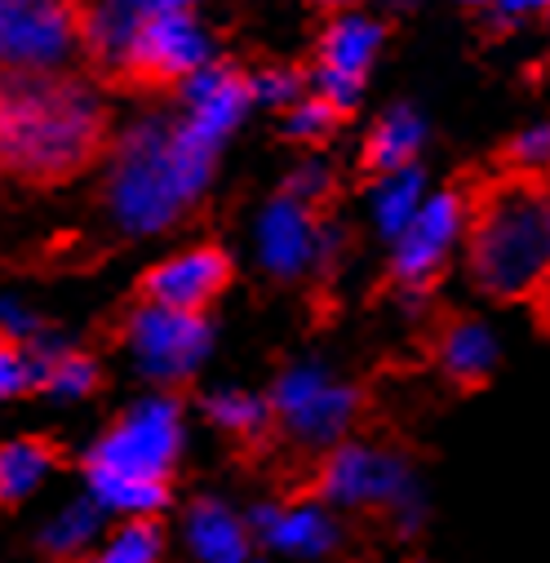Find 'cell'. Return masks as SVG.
<instances>
[{
	"mask_svg": "<svg viewBox=\"0 0 550 563\" xmlns=\"http://www.w3.org/2000/svg\"><path fill=\"white\" fill-rule=\"evenodd\" d=\"M320 5H333V10H342V5H355V0H320Z\"/></svg>",
	"mask_w": 550,
	"mask_h": 563,
	"instance_id": "34",
	"label": "cell"
},
{
	"mask_svg": "<svg viewBox=\"0 0 550 563\" xmlns=\"http://www.w3.org/2000/svg\"><path fill=\"white\" fill-rule=\"evenodd\" d=\"M285 191H289V196H298L302 205H311V209H316V205H320V200L333 191V174H329V165L311 161V165H302V169H298V174L285 183Z\"/></svg>",
	"mask_w": 550,
	"mask_h": 563,
	"instance_id": "27",
	"label": "cell"
},
{
	"mask_svg": "<svg viewBox=\"0 0 550 563\" xmlns=\"http://www.w3.org/2000/svg\"><path fill=\"white\" fill-rule=\"evenodd\" d=\"M205 63H209V41L196 27V19L187 10H165L143 19V27L124 45L116 71H124L138 85H178Z\"/></svg>",
	"mask_w": 550,
	"mask_h": 563,
	"instance_id": "9",
	"label": "cell"
},
{
	"mask_svg": "<svg viewBox=\"0 0 550 563\" xmlns=\"http://www.w3.org/2000/svg\"><path fill=\"white\" fill-rule=\"evenodd\" d=\"M231 279V262L222 249L213 244H196L161 266H152L143 275V294L147 302H161V307H178V311H205Z\"/></svg>",
	"mask_w": 550,
	"mask_h": 563,
	"instance_id": "12",
	"label": "cell"
},
{
	"mask_svg": "<svg viewBox=\"0 0 550 563\" xmlns=\"http://www.w3.org/2000/svg\"><path fill=\"white\" fill-rule=\"evenodd\" d=\"M266 404H271V421H280L285 440L302 449H333L355 427L364 395L351 382H338L320 364H294L275 377Z\"/></svg>",
	"mask_w": 550,
	"mask_h": 563,
	"instance_id": "5",
	"label": "cell"
},
{
	"mask_svg": "<svg viewBox=\"0 0 550 563\" xmlns=\"http://www.w3.org/2000/svg\"><path fill=\"white\" fill-rule=\"evenodd\" d=\"M257 253L262 266L275 279H298L302 271L320 266V227H316V209L302 205L298 196H280L271 200L262 222H257Z\"/></svg>",
	"mask_w": 550,
	"mask_h": 563,
	"instance_id": "11",
	"label": "cell"
},
{
	"mask_svg": "<svg viewBox=\"0 0 550 563\" xmlns=\"http://www.w3.org/2000/svg\"><path fill=\"white\" fill-rule=\"evenodd\" d=\"M147 14H165V10H191L196 0H143Z\"/></svg>",
	"mask_w": 550,
	"mask_h": 563,
	"instance_id": "31",
	"label": "cell"
},
{
	"mask_svg": "<svg viewBox=\"0 0 550 563\" xmlns=\"http://www.w3.org/2000/svg\"><path fill=\"white\" fill-rule=\"evenodd\" d=\"M404 563H418V559H404Z\"/></svg>",
	"mask_w": 550,
	"mask_h": 563,
	"instance_id": "36",
	"label": "cell"
},
{
	"mask_svg": "<svg viewBox=\"0 0 550 563\" xmlns=\"http://www.w3.org/2000/svg\"><path fill=\"white\" fill-rule=\"evenodd\" d=\"M466 266L480 294L519 302L550 279V200L524 183L497 187L466 222Z\"/></svg>",
	"mask_w": 550,
	"mask_h": 563,
	"instance_id": "3",
	"label": "cell"
},
{
	"mask_svg": "<svg viewBox=\"0 0 550 563\" xmlns=\"http://www.w3.org/2000/svg\"><path fill=\"white\" fill-rule=\"evenodd\" d=\"M422 200H427V174L418 165L377 174V187H373V227H377V235L391 244L413 222V213L422 209Z\"/></svg>",
	"mask_w": 550,
	"mask_h": 563,
	"instance_id": "18",
	"label": "cell"
},
{
	"mask_svg": "<svg viewBox=\"0 0 550 563\" xmlns=\"http://www.w3.org/2000/svg\"><path fill=\"white\" fill-rule=\"evenodd\" d=\"M183 453V408L174 399L133 404L116 427L89 449V475H124V479H165Z\"/></svg>",
	"mask_w": 550,
	"mask_h": 563,
	"instance_id": "6",
	"label": "cell"
},
{
	"mask_svg": "<svg viewBox=\"0 0 550 563\" xmlns=\"http://www.w3.org/2000/svg\"><path fill=\"white\" fill-rule=\"evenodd\" d=\"M546 10H550V0H493L488 5L493 23H502V27H519V23L546 19Z\"/></svg>",
	"mask_w": 550,
	"mask_h": 563,
	"instance_id": "29",
	"label": "cell"
},
{
	"mask_svg": "<svg viewBox=\"0 0 550 563\" xmlns=\"http://www.w3.org/2000/svg\"><path fill=\"white\" fill-rule=\"evenodd\" d=\"M338 120H342V111H338L333 102H324L320 93H311V98H298V102L289 107L285 129H289V137H298V143H320V137L333 133Z\"/></svg>",
	"mask_w": 550,
	"mask_h": 563,
	"instance_id": "24",
	"label": "cell"
},
{
	"mask_svg": "<svg viewBox=\"0 0 550 563\" xmlns=\"http://www.w3.org/2000/svg\"><path fill=\"white\" fill-rule=\"evenodd\" d=\"M227 563H257V559H249V554H240V559H227Z\"/></svg>",
	"mask_w": 550,
	"mask_h": 563,
	"instance_id": "35",
	"label": "cell"
},
{
	"mask_svg": "<svg viewBox=\"0 0 550 563\" xmlns=\"http://www.w3.org/2000/svg\"><path fill=\"white\" fill-rule=\"evenodd\" d=\"M462 5H471V10H488L493 0H462Z\"/></svg>",
	"mask_w": 550,
	"mask_h": 563,
	"instance_id": "32",
	"label": "cell"
},
{
	"mask_svg": "<svg viewBox=\"0 0 550 563\" xmlns=\"http://www.w3.org/2000/svg\"><path fill=\"white\" fill-rule=\"evenodd\" d=\"M6 10H10V0H0V36H6Z\"/></svg>",
	"mask_w": 550,
	"mask_h": 563,
	"instance_id": "33",
	"label": "cell"
},
{
	"mask_svg": "<svg viewBox=\"0 0 550 563\" xmlns=\"http://www.w3.org/2000/svg\"><path fill=\"white\" fill-rule=\"evenodd\" d=\"M58 466V449L45 440H10L0 444V506L28 501Z\"/></svg>",
	"mask_w": 550,
	"mask_h": 563,
	"instance_id": "17",
	"label": "cell"
},
{
	"mask_svg": "<svg viewBox=\"0 0 550 563\" xmlns=\"http://www.w3.org/2000/svg\"><path fill=\"white\" fill-rule=\"evenodd\" d=\"M382 23L377 19H364V14H342L324 41H320V67H316V93L324 102H333L342 115L355 111L360 93H364V80H369V67L382 49Z\"/></svg>",
	"mask_w": 550,
	"mask_h": 563,
	"instance_id": "10",
	"label": "cell"
},
{
	"mask_svg": "<svg viewBox=\"0 0 550 563\" xmlns=\"http://www.w3.org/2000/svg\"><path fill=\"white\" fill-rule=\"evenodd\" d=\"M506 156H510V165H515L519 174H528V178L550 174V120H532L528 129H519V133L510 137Z\"/></svg>",
	"mask_w": 550,
	"mask_h": 563,
	"instance_id": "25",
	"label": "cell"
},
{
	"mask_svg": "<svg viewBox=\"0 0 550 563\" xmlns=\"http://www.w3.org/2000/svg\"><path fill=\"white\" fill-rule=\"evenodd\" d=\"M98 532H102V506L98 501H76L58 519H50V528L41 532V545L54 559H76L98 541Z\"/></svg>",
	"mask_w": 550,
	"mask_h": 563,
	"instance_id": "22",
	"label": "cell"
},
{
	"mask_svg": "<svg viewBox=\"0 0 550 563\" xmlns=\"http://www.w3.org/2000/svg\"><path fill=\"white\" fill-rule=\"evenodd\" d=\"M218 147L187 115L183 120H147L124 133L111 165L107 205L124 231H165L174 227L209 187Z\"/></svg>",
	"mask_w": 550,
	"mask_h": 563,
	"instance_id": "2",
	"label": "cell"
},
{
	"mask_svg": "<svg viewBox=\"0 0 550 563\" xmlns=\"http://www.w3.org/2000/svg\"><path fill=\"white\" fill-rule=\"evenodd\" d=\"M320 497L351 510H386L399 537L427 528V497L413 475V462L382 444H333L320 466Z\"/></svg>",
	"mask_w": 550,
	"mask_h": 563,
	"instance_id": "4",
	"label": "cell"
},
{
	"mask_svg": "<svg viewBox=\"0 0 550 563\" xmlns=\"http://www.w3.org/2000/svg\"><path fill=\"white\" fill-rule=\"evenodd\" d=\"M427 143V120L418 107H391L377 115V124L369 129V143H364V165L373 174H391L404 165H418V152Z\"/></svg>",
	"mask_w": 550,
	"mask_h": 563,
	"instance_id": "15",
	"label": "cell"
},
{
	"mask_svg": "<svg viewBox=\"0 0 550 563\" xmlns=\"http://www.w3.org/2000/svg\"><path fill=\"white\" fill-rule=\"evenodd\" d=\"M187 541L200 563H227V559L249 554V528L218 501H200L187 515Z\"/></svg>",
	"mask_w": 550,
	"mask_h": 563,
	"instance_id": "19",
	"label": "cell"
},
{
	"mask_svg": "<svg viewBox=\"0 0 550 563\" xmlns=\"http://www.w3.org/2000/svg\"><path fill=\"white\" fill-rule=\"evenodd\" d=\"M161 554H165V528L147 515H129V523L111 532V541L98 550L94 563H161Z\"/></svg>",
	"mask_w": 550,
	"mask_h": 563,
	"instance_id": "23",
	"label": "cell"
},
{
	"mask_svg": "<svg viewBox=\"0 0 550 563\" xmlns=\"http://www.w3.org/2000/svg\"><path fill=\"white\" fill-rule=\"evenodd\" d=\"M257 102H298L302 93V76L298 71H262L249 80Z\"/></svg>",
	"mask_w": 550,
	"mask_h": 563,
	"instance_id": "28",
	"label": "cell"
},
{
	"mask_svg": "<svg viewBox=\"0 0 550 563\" xmlns=\"http://www.w3.org/2000/svg\"><path fill=\"white\" fill-rule=\"evenodd\" d=\"M471 205L462 191H431L413 222L391 240V279L404 294H422L453 257L458 240L466 235Z\"/></svg>",
	"mask_w": 550,
	"mask_h": 563,
	"instance_id": "7",
	"label": "cell"
},
{
	"mask_svg": "<svg viewBox=\"0 0 550 563\" xmlns=\"http://www.w3.org/2000/svg\"><path fill=\"white\" fill-rule=\"evenodd\" d=\"M107 137V115L80 80L36 67L0 71V169L28 183H63L80 174Z\"/></svg>",
	"mask_w": 550,
	"mask_h": 563,
	"instance_id": "1",
	"label": "cell"
},
{
	"mask_svg": "<svg viewBox=\"0 0 550 563\" xmlns=\"http://www.w3.org/2000/svg\"><path fill=\"white\" fill-rule=\"evenodd\" d=\"M0 333H6V338H41V320L28 311V307H19L14 298H0Z\"/></svg>",
	"mask_w": 550,
	"mask_h": 563,
	"instance_id": "30",
	"label": "cell"
},
{
	"mask_svg": "<svg viewBox=\"0 0 550 563\" xmlns=\"http://www.w3.org/2000/svg\"><path fill=\"white\" fill-rule=\"evenodd\" d=\"M28 360H32V386L36 390H50L58 399H80L98 386V364L63 342H41L32 338L28 346Z\"/></svg>",
	"mask_w": 550,
	"mask_h": 563,
	"instance_id": "16",
	"label": "cell"
},
{
	"mask_svg": "<svg viewBox=\"0 0 550 563\" xmlns=\"http://www.w3.org/2000/svg\"><path fill=\"white\" fill-rule=\"evenodd\" d=\"M497 360H502V342L475 316H462V320L444 324V333L436 342V364H440V373L453 386H480V382H488L497 373Z\"/></svg>",
	"mask_w": 550,
	"mask_h": 563,
	"instance_id": "14",
	"label": "cell"
},
{
	"mask_svg": "<svg viewBox=\"0 0 550 563\" xmlns=\"http://www.w3.org/2000/svg\"><path fill=\"white\" fill-rule=\"evenodd\" d=\"M249 528L257 532V541L294 559H320L342 541L338 519L324 506H257L249 515Z\"/></svg>",
	"mask_w": 550,
	"mask_h": 563,
	"instance_id": "13",
	"label": "cell"
},
{
	"mask_svg": "<svg viewBox=\"0 0 550 563\" xmlns=\"http://www.w3.org/2000/svg\"><path fill=\"white\" fill-rule=\"evenodd\" d=\"M205 417L213 421V427H222L227 435H235V440H262L266 427H271V404L262 395H253V390L227 386V390H213L205 399Z\"/></svg>",
	"mask_w": 550,
	"mask_h": 563,
	"instance_id": "20",
	"label": "cell"
},
{
	"mask_svg": "<svg viewBox=\"0 0 550 563\" xmlns=\"http://www.w3.org/2000/svg\"><path fill=\"white\" fill-rule=\"evenodd\" d=\"M23 390H32V360L14 338L0 333V399H14Z\"/></svg>",
	"mask_w": 550,
	"mask_h": 563,
	"instance_id": "26",
	"label": "cell"
},
{
	"mask_svg": "<svg viewBox=\"0 0 550 563\" xmlns=\"http://www.w3.org/2000/svg\"><path fill=\"white\" fill-rule=\"evenodd\" d=\"M546 19H550V10H546Z\"/></svg>",
	"mask_w": 550,
	"mask_h": 563,
	"instance_id": "37",
	"label": "cell"
},
{
	"mask_svg": "<svg viewBox=\"0 0 550 563\" xmlns=\"http://www.w3.org/2000/svg\"><path fill=\"white\" fill-rule=\"evenodd\" d=\"M94 501L116 515H156L169 501L165 479H124V475H89Z\"/></svg>",
	"mask_w": 550,
	"mask_h": 563,
	"instance_id": "21",
	"label": "cell"
},
{
	"mask_svg": "<svg viewBox=\"0 0 550 563\" xmlns=\"http://www.w3.org/2000/svg\"><path fill=\"white\" fill-rule=\"evenodd\" d=\"M124 342H129L138 368H143L152 382H183L205 364L213 333L200 320V311L143 302L124 320Z\"/></svg>",
	"mask_w": 550,
	"mask_h": 563,
	"instance_id": "8",
	"label": "cell"
}]
</instances>
